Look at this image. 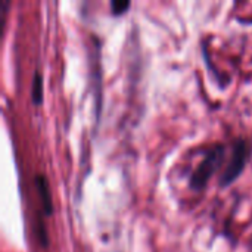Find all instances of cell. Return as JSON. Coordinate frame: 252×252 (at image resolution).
<instances>
[{"label":"cell","instance_id":"obj_4","mask_svg":"<svg viewBox=\"0 0 252 252\" xmlns=\"http://www.w3.org/2000/svg\"><path fill=\"white\" fill-rule=\"evenodd\" d=\"M31 94H32V102L35 105H38L43 99V78H41V74L38 71L34 72L32 75V90H31Z\"/></svg>","mask_w":252,"mask_h":252},{"label":"cell","instance_id":"obj_2","mask_svg":"<svg viewBox=\"0 0 252 252\" xmlns=\"http://www.w3.org/2000/svg\"><path fill=\"white\" fill-rule=\"evenodd\" d=\"M250 157V146H248V142L244 140V139H239L236 143H235V149H233V154H232V158L220 179V186H227L230 185L233 180H236L239 177V174L244 171L245 168V164H247V159Z\"/></svg>","mask_w":252,"mask_h":252},{"label":"cell","instance_id":"obj_5","mask_svg":"<svg viewBox=\"0 0 252 252\" xmlns=\"http://www.w3.org/2000/svg\"><path fill=\"white\" fill-rule=\"evenodd\" d=\"M128 6H130V1L128 0H112L111 1V9H112L114 13H121Z\"/></svg>","mask_w":252,"mask_h":252},{"label":"cell","instance_id":"obj_1","mask_svg":"<svg viewBox=\"0 0 252 252\" xmlns=\"http://www.w3.org/2000/svg\"><path fill=\"white\" fill-rule=\"evenodd\" d=\"M223 152H224V149H223L221 145H214L213 146V149L207 154V157L202 159V162L199 164V167L192 173L190 186L193 189H202L207 185V182L210 180L211 174L221 164Z\"/></svg>","mask_w":252,"mask_h":252},{"label":"cell","instance_id":"obj_3","mask_svg":"<svg viewBox=\"0 0 252 252\" xmlns=\"http://www.w3.org/2000/svg\"><path fill=\"white\" fill-rule=\"evenodd\" d=\"M34 182H35V186H37L40 198H41L43 210H44V213L47 216H50L52 211H53V202H52V193H50V189H49V182H47L44 174H37Z\"/></svg>","mask_w":252,"mask_h":252}]
</instances>
